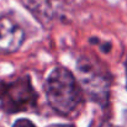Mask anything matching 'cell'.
<instances>
[{
  "label": "cell",
  "mask_w": 127,
  "mask_h": 127,
  "mask_svg": "<svg viewBox=\"0 0 127 127\" xmlns=\"http://www.w3.org/2000/svg\"><path fill=\"white\" fill-rule=\"evenodd\" d=\"M100 127H120V126L114 125V124H111V122H109V121H104V122L100 125Z\"/></svg>",
  "instance_id": "cell-8"
},
{
  "label": "cell",
  "mask_w": 127,
  "mask_h": 127,
  "mask_svg": "<svg viewBox=\"0 0 127 127\" xmlns=\"http://www.w3.org/2000/svg\"><path fill=\"white\" fill-rule=\"evenodd\" d=\"M43 88L51 107L63 116H69L77 111L84 100V93L78 79L64 67L54 68L46 78Z\"/></svg>",
  "instance_id": "cell-1"
},
{
  "label": "cell",
  "mask_w": 127,
  "mask_h": 127,
  "mask_svg": "<svg viewBox=\"0 0 127 127\" xmlns=\"http://www.w3.org/2000/svg\"><path fill=\"white\" fill-rule=\"evenodd\" d=\"M12 127H37V126L29 119H17L12 124Z\"/></svg>",
  "instance_id": "cell-7"
},
{
  "label": "cell",
  "mask_w": 127,
  "mask_h": 127,
  "mask_svg": "<svg viewBox=\"0 0 127 127\" xmlns=\"http://www.w3.org/2000/svg\"><path fill=\"white\" fill-rule=\"evenodd\" d=\"M125 68H126V80H127V62L125 64ZM126 89H127V82H126Z\"/></svg>",
  "instance_id": "cell-10"
},
{
  "label": "cell",
  "mask_w": 127,
  "mask_h": 127,
  "mask_svg": "<svg viewBox=\"0 0 127 127\" xmlns=\"http://www.w3.org/2000/svg\"><path fill=\"white\" fill-rule=\"evenodd\" d=\"M47 127H74L73 125H65V124H54V125H49Z\"/></svg>",
  "instance_id": "cell-9"
},
{
  "label": "cell",
  "mask_w": 127,
  "mask_h": 127,
  "mask_svg": "<svg viewBox=\"0 0 127 127\" xmlns=\"http://www.w3.org/2000/svg\"><path fill=\"white\" fill-rule=\"evenodd\" d=\"M38 94L30 75L0 80V107L6 114L25 112L37 106Z\"/></svg>",
  "instance_id": "cell-3"
},
{
  "label": "cell",
  "mask_w": 127,
  "mask_h": 127,
  "mask_svg": "<svg viewBox=\"0 0 127 127\" xmlns=\"http://www.w3.org/2000/svg\"><path fill=\"white\" fill-rule=\"evenodd\" d=\"M89 42L91 43V44H96V46H99V48H100L104 53H109V52L111 51V47H112L111 42L101 41V40L97 38V37H91V38L89 40Z\"/></svg>",
  "instance_id": "cell-6"
},
{
  "label": "cell",
  "mask_w": 127,
  "mask_h": 127,
  "mask_svg": "<svg viewBox=\"0 0 127 127\" xmlns=\"http://www.w3.org/2000/svg\"><path fill=\"white\" fill-rule=\"evenodd\" d=\"M25 31L10 16H0V53H15L25 41Z\"/></svg>",
  "instance_id": "cell-4"
},
{
  "label": "cell",
  "mask_w": 127,
  "mask_h": 127,
  "mask_svg": "<svg viewBox=\"0 0 127 127\" xmlns=\"http://www.w3.org/2000/svg\"><path fill=\"white\" fill-rule=\"evenodd\" d=\"M20 2L44 26L54 19L53 5L51 0H20Z\"/></svg>",
  "instance_id": "cell-5"
},
{
  "label": "cell",
  "mask_w": 127,
  "mask_h": 127,
  "mask_svg": "<svg viewBox=\"0 0 127 127\" xmlns=\"http://www.w3.org/2000/svg\"><path fill=\"white\" fill-rule=\"evenodd\" d=\"M77 74L84 95L100 106H107L111 74L106 67L94 56L84 54L77 61Z\"/></svg>",
  "instance_id": "cell-2"
}]
</instances>
